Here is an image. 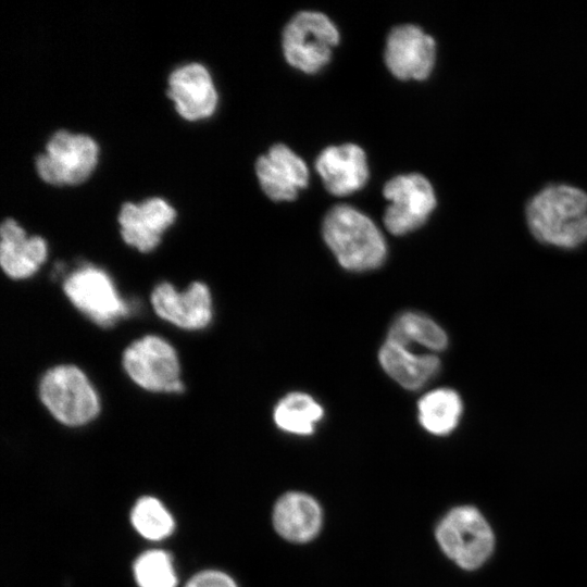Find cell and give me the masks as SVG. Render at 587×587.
<instances>
[{"label":"cell","instance_id":"3","mask_svg":"<svg viewBox=\"0 0 587 587\" xmlns=\"http://www.w3.org/2000/svg\"><path fill=\"white\" fill-rule=\"evenodd\" d=\"M435 537L445 555L465 571L480 567L496 542L490 524L473 505L450 509L438 522Z\"/></svg>","mask_w":587,"mask_h":587},{"label":"cell","instance_id":"23","mask_svg":"<svg viewBox=\"0 0 587 587\" xmlns=\"http://www.w3.org/2000/svg\"><path fill=\"white\" fill-rule=\"evenodd\" d=\"M134 574L139 587H175L177 583L171 558L160 550L141 554L134 565Z\"/></svg>","mask_w":587,"mask_h":587},{"label":"cell","instance_id":"4","mask_svg":"<svg viewBox=\"0 0 587 587\" xmlns=\"http://www.w3.org/2000/svg\"><path fill=\"white\" fill-rule=\"evenodd\" d=\"M39 396L49 412L70 426L88 423L100 410L95 389L74 365L50 369L40 382Z\"/></svg>","mask_w":587,"mask_h":587},{"label":"cell","instance_id":"19","mask_svg":"<svg viewBox=\"0 0 587 587\" xmlns=\"http://www.w3.org/2000/svg\"><path fill=\"white\" fill-rule=\"evenodd\" d=\"M417 408L420 424L436 436L451 434L458 427L464 409L459 392L446 387L425 394Z\"/></svg>","mask_w":587,"mask_h":587},{"label":"cell","instance_id":"5","mask_svg":"<svg viewBox=\"0 0 587 587\" xmlns=\"http://www.w3.org/2000/svg\"><path fill=\"white\" fill-rule=\"evenodd\" d=\"M338 42L337 27L321 12H298L283 32V53L286 61L307 74H314L324 67Z\"/></svg>","mask_w":587,"mask_h":587},{"label":"cell","instance_id":"9","mask_svg":"<svg viewBox=\"0 0 587 587\" xmlns=\"http://www.w3.org/2000/svg\"><path fill=\"white\" fill-rule=\"evenodd\" d=\"M71 302L101 326L112 325L127 313L111 278L101 270L85 266L73 272L63 284Z\"/></svg>","mask_w":587,"mask_h":587},{"label":"cell","instance_id":"22","mask_svg":"<svg viewBox=\"0 0 587 587\" xmlns=\"http://www.w3.org/2000/svg\"><path fill=\"white\" fill-rule=\"evenodd\" d=\"M132 522L141 536L151 540L167 537L174 528V520L170 512L152 497L142 498L136 503L132 512Z\"/></svg>","mask_w":587,"mask_h":587},{"label":"cell","instance_id":"1","mask_svg":"<svg viewBox=\"0 0 587 587\" xmlns=\"http://www.w3.org/2000/svg\"><path fill=\"white\" fill-rule=\"evenodd\" d=\"M525 215L541 243L572 250L587 242V193L577 187L547 186L528 201Z\"/></svg>","mask_w":587,"mask_h":587},{"label":"cell","instance_id":"17","mask_svg":"<svg viewBox=\"0 0 587 587\" xmlns=\"http://www.w3.org/2000/svg\"><path fill=\"white\" fill-rule=\"evenodd\" d=\"M0 263L12 278L33 275L47 257V243L39 236L28 237L12 218L3 221L1 228Z\"/></svg>","mask_w":587,"mask_h":587},{"label":"cell","instance_id":"13","mask_svg":"<svg viewBox=\"0 0 587 587\" xmlns=\"http://www.w3.org/2000/svg\"><path fill=\"white\" fill-rule=\"evenodd\" d=\"M168 97L188 121L209 117L215 111L217 92L208 70L199 63L176 68L168 77Z\"/></svg>","mask_w":587,"mask_h":587},{"label":"cell","instance_id":"21","mask_svg":"<svg viewBox=\"0 0 587 587\" xmlns=\"http://www.w3.org/2000/svg\"><path fill=\"white\" fill-rule=\"evenodd\" d=\"M323 417V408L309 395L291 392L286 395L274 409L277 427L295 435H310Z\"/></svg>","mask_w":587,"mask_h":587},{"label":"cell","instance_id":"8","mask_svg":"<svg viewBox=\"0 0 587 587\" xmlns=\"http://www.w3.org/2000/svg\"><path fill=\"white\" fill-rule=\"evenodd\" d=\"M390 201L384 213V224L394 235H404L421 227L436 207L433 186L421 174L398 175L383 189Z\"/></svg>","mask_w":587,"mask_h":587},{"label":"cell","instance_id":"11","mask_svg":"<svg viewBox=\"0 0 587 587\" xmlns=\"http://www.w3.org/2000/svg\"><path fill=\"white\" fill-rule=\"evenodd\" d=\"M261 188L274 201H291L308 186L309 170L304 161L285 145L276 143L255 163Z\"/></svg>","mask_w":587,"mask_h":587},{"label":"cell","instance_id":"14","mask_svg":"<svg viewBox=\"0 0 587 587\" xmlns=\"http://www.w3.org/2000/svg\"><path fill=\"white\" fill-rule=\"evenodd\" d=\"M175 216L174 208L161 198H150L139 204L126 202L118 214L122 237L126 243L148 252L157 247Z\"/></svg>","mask_w":587,"mask_h":587},{"label":"cell","instance_id":"12","mask_svg":"<svg viewBox=\"0 0 587 587\" xmlns=\"http://www.w3.org/2000/svg\"><path fill=\"white\" fill-rule=\"evenodd\" d=\"M151 303L160 317L182 328L199 329L211 321V296L200 282L192 283L184 292L161 283L151 294Z\"/></svg>","mask_w":587,"mask_h":587},{"label":"cell","instance_id":"24","mask_svg":"<svg viewBox=\"0 0 587 587\" xmlns=\"http://www.w3.org/2000/svg\"><path fill=\"white\" fill-rule=\"evenodd\" d=\"M186 587H238L236 582L220 571H205L193 576Z\"/></svg>","mask_w":587,"mask_h":587},{"label":"cell","instance_id":"15","mask_svg":"<svg viewBox=\"0 0 587 587\" xmlns=\"http://www.w3.org/2000/svg\"><path fill=\"white\" fill-rule=\"evenodd\" d=\"M315 168L327 191L338 197L361 189L369 178L366 155L354 143L325 148L315 161Z\"/></svg>","mask_w":587,"mask_h":587},{"label":"cell","instance_id":"10","mask_svg":"<svg viewBox=\"0 0 587 587\" xmlns=\"http://www.w3.org/2000/svg\"><path fill=\"white\" fill-rule=\"evenodd\" d=\"M384 58L397 78L423 80L434 68L436 42L416 25H399L387 37Z\"/></svg>","mask_w":587,"mask_h":587},{"label":"cell","instance_id":"16","mask_svg":"<svg viewBox=\"0 0 587 587\" xmlns=\"http://www.w3.org/2000/svg\"><path fill=\"white\" fill-rule=\"evenodd\" d=\"M272 523L285 540L304 544L314 539L323 525V511L317 500L302 491H288L274 504Z\"/></svg>","mask_w":587,"mask_h":587},{"label":"cell","instance_id":"2","mask_svg":"<svg viewBox=\"0 0 587 587\" xmlns=\"http://www.w3.org/2000/svg\"><path fill=\"white\" fill-rule=\"evenodd\" d=\"M323 237L347 270H374L386 259L387 248L380 230L370 217L348 204L335 205L327 212Z\"/></svg>","mask_w":587,"mask_h":587},{"label":"cell","instance_id":"6","mask_svg":"<svg viewBox=\"0 0 587 587\" xmlns=\"http://www.w3.org/2000/svg\"><path fill=\"white\" fill-rule=\"evenodd\" d=\"M98 158L97 143L87 135L59 130L36 159L39 176L52 185H77L92 173Z\"/></svg>","mask_w":587,"mask_h":587},{"label":"cell","instance_id":"7","mask_svg":"<svg viewBox=\"0 0 587 587\" xmlns=\"http://www.w3.org/2000/svg\"><path fill=\"white\" fill-rule=\"evenodd\" d=\"M123 366L129 377L147 390L179 392L184 389L177 354L158 336H145L127 347Z\"/></svg>","mask_w":587,"mask_h":587},{"label":"cell","instance_id":"18","mask_svg":"<svg viewBox=\"0 0 587 587\" xmlns=\"http://www.w3.org/2000/svg\"><path fill=\"white\" fill-rule=\"evenodd\" d=\"M378 360L384 371L405 389L416 390L430 382L440 371L435 354H416L408 347L386 340Z\"/></svg>","mask_w":587,"mask_h":587},{"label":"cell","instance_id":"20","mask_svg":"<svg viewBox=\"0 0 587 587\" xmlns=\"http://www.w3.org/2000/svg\"><path fill=\"white\" fill-rule=\"evenodd\" d=\"M386 340L403 347L417 344L432 351H442L449 342L447 333L440 325L415 312L399 315L391 324Z\"/></svg>","mask_w":587,"mask_h":587}]
</instances>
